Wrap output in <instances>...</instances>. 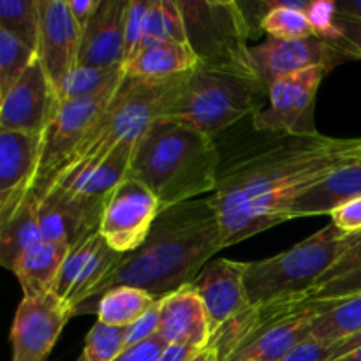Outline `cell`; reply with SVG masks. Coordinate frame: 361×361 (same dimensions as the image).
<instances>
[{
	"instance_id": "cell-1",
	"label": "cell",
	"mask_w": 361,
	"mask_h": 361,
	"mask_svg": "<svg viewBox=\"0 0 361 361\" xmlns=\"http://www.w3.org/2000/svg\"><path fill=\"white\" fill-rule=\"evenodd\" d=\"M361 161V137L288 136L221 166L210 194L217 210L222 245L289 221L291 204L319 180Z\"/></svg>"
},
{
	"instance_id": "cell-2",
	"label": "cell",
	"mask_w": 361,
	"mask_h": 361,
	"mask_svg": "<svg viewBox=\"0 0 361 361\" xmlns=\"http://www.w3.org/2000/svg\"><path fill=\"white\" fill-rule=\"evenodd\" d=\"M221 249H224L221 226L210 196L162 208L147 240L120 257L94 296L74 310V316L94 314L99 296L120 286L164 298L192 284Z\"/></svg>"
},
{
	"instance_id": "cell-3",
	"label": "cell",
	"mask_w": 361,
	"mask_h": 361,
	"mask_svg": "<svg viewBox=\"0 0 361 361\" xmlns=\"http://www.w3.org/2000/svg\"><path fill=\"white\" fill-rule=\"evenodd\" d=\"M222 159L214 137L169 118H159L134 143L127 176L155 194L162 208L212 194Z\"/></svg>"
},
{
	"instance_id": "cell-4",
	"label": "cell",
	"mask_w": 361,
	"mask_h": 361,
	"mask_svg": "<svg viewBox=\"0 0 361 361\" xmlns=\"http://www.w3.org/2000/svg\"><path fill=\"white\" fill-rule=\"evenodd\" d=\"M190 73L166 80L133 78L126 74L111 101L78 145L55 183L76 178L81 173L94 169L120 143H136L155 120L168 116L169 109L185 88Z\"/></svg>"
},
{
	"instance_id": "cell-5",
	"label": "cell",
	"mask_w": 361,
	"mask_h": 361,
	"mask_svg": "<svg viewBox=\"0 0 361 361\" xmlns=\"http://www.w3.org/2000/svg\"><path fill=\"white\" fill-rule=\"evenodd\" d=\"M348 249L349 233L330 224L277 256L245 263L249 303L310 295Z\"/></svg>"
},
{
	"instance_id": "cell-6",
	"label": "cell",
	"mask_w": 361,
	"mask_h": 361,
	"mask_svg": "<svg viewBox=\"0 0 361 361\" xmlns=\"http://www.w3.org/2000/svg\"><path fill=\"white\" fill-rule=\"evenodd\" d=\"M267 88L254 74L197 66L166 118L214 137L250 113H259Z\"/></svg>"
},
{
	"instance_id": "cell-7",
	"label": "cell",
	"mask_w": 361,
	"mask_h": 361,
	"mask_svg": "<svg viewBox=\"0 0 361 361\" xmlns=\"http://www.w3.org/2000/svg\"><path fill=\"white\" fill-rule=\"evenodd\" d=\"M185 25L187 44L197 66L257 76L250 56V23L231 0H176Z\"/></svg>"
},
{
	"instance_id": "cell-8",
	"label": "cell",
	"mask_w": 361,
	"mask_h": 361,
	"mask_svg": "<svg viewBox=\"0 0 361 361\" xmlns=\"http://www.w3.org/2000/svg\"><path fill=\"white\" fill-rule=\"evenodd\" d=\"M113 94L115 90L99 97L62 101L56 104L51 120L41 134V155H39L37 171L30 183V189L39 197L51 189L55 180L76 152L78 145L83 141L95 120L111 101Z\"/></svg>"
},
{
	"instance_id": "cell-9",
	"label": "cell",
	"mask_w": 361,
	"mask_h": 361,
	"mask_svg": "<svg viewBox=\"0 0 361 361\" xmlns=\"http://www.w3.org/2000/svg\"><path fill=\"white\" fill-rule=\"evenodd\" d=\"M326 73V67H312L275 80L268 87L270 106L254 115L256 130L288 136L317 134L314 108L317 90Z\"/></svg>"
},
{
	"instance_id": "cell-10",
	"label": "cell",
	"mask_w": 361,
	"mask_h": 361,
	"mask_svg": "<svg viewBox=\"0 0 361 361\" xmlns=\"http://www.w3.org/2000/svg\"><path fill=\"white\" fill-rule=\"evenodd\" d=\"M161 210L162 204L155 194L127 176L106 201L99 235L115 252H133L147 240Z\"/></svg>"
},
{
	"instance_id": "cell-11",
	"label": "cell",
	"mask_w": 361,
	"mask_h": 361,
	"mask_svg": "<svg viewBox=\"0 0 361 361\" xmlns=\"http://www.w3.org/2000/svg\"><path fill=\"white\" fill-rule=\"evenodd\" d=\"M71 317L69 307L51 293L34 298L23 296L11 328V361H48Z\"/></svg>"
},
{
	"instance_id": "cell-12",
	"label": "cell",
	"mask_w": 361,
	"mask_h": 361,
	"mask_svg": "<svg viewBox=\"0 0 361 361\" xmlns=\"http://www.w3.org/2000/svg\"><path fill=\"white\" fill-rule=\"evenodd\" d=\"M123 254L115 252L99 233L73 245L63 259L51 295L74 310L90 300Z\"/></svg>"
},
{
	"instance_id": "cell-13",
	"label": "cell",
	"mask_w": 361,
	"mask_h": 361,
	"mask_svg": "<svg viewBox=\"0 0 361 361\" xmlns=\"http://www.w3.org/2000/svg\"><path fill=\"white\" fill-rule=\"evenodd\" d=\"M257 78L268 90L275 80L312 67L334 69L337 63L344 62L349 56L334 42L323 37L295 39V41H275L268 39L263 44L250 48Z\"/></svg>"
},
{
	"instance_id": "cell-14",
	"label": "cell",
	"mask_w": 361,
	"mask_h": 361,
	"mask_svg": "<svg viewBox=\"0 0 361 361\" xmlns=\"http://www.w3.org/2000/svg\"><path fill=\"white\" fill-rule=\"evenodd\" d=\"M56 104L55 88L35 56L0 102V129L42 134Z\"/></svg>"
},
{
	"instance_id": "cell-15",
	"label": "cell",
	"mask_w": 361,
	"mask_h": 361,
	"mask_svg": "<svg viewBox=\"0 0 361 361\" xmlns=\"http://www.w3.org/2000/svg\"><path fill=\"white\" fill-rule=\"evenodd\" d=\"M81 30L67 0H39V42L35 56L44 67L53 88L78 66Z\"/></svg>"
},
{
	"instance_id": "cell-16",
	"label": "cell",
	"mask_w": 361,
	"mask_h": 361,
	"mask_svg": "<svg viewBox=\"0 0 361 361\" xmlns=\"http://www.w3.org/2000/svg\"><path fill=\"white\" fill-rule=\"evenodd\" d=\"M190 288L200 296L210 323V335L250 307L245 289V263L231 259L210 261Z\"/></svg>"
},
{
	"instance_id": "cell-17",
	"label": "cell",
	"mask_w": 361,
	"mask_h": 361,
	"mask_svg": "<svg viewBox=\"0 0 361 361\" xmlns=\"http://www.w3.org/2000/svg\"><path fill=\"white\" fill-rule=\"evenodd\" d=\"M310 300H312L310 295H300L247 307L243 312L217 328L210 335L208 345L214 349L219 361H228L240 349L249 345L268 328L274 326L275 323L302 310Z\"/></svg>"
},
{
	"instance_id": "cell-18",
	"label": "cell",
	"mask_w": 361,
	"mask_h": 361,
	"mask_svg": "<svg viewBox=\"0 0 361 361\" xmlns=\"http://www.w3.org/2000/svg\"><path fill=\"white\" fill-rule=\"evenodd\" d=\"M129 0H101L81 32L78 66L123 67V27Z\"/></svg>"
},
{
	"instance_id": "cell-19",
	"label": "cell",
	"mask_w": 361,
	"mask_h": 361,
	"mask_svg": "<svg viewBox=\"0 0 361 361\" xmlns=\"http://www.w3.org/2000/svg\"><path fill=\"white\" fill-rule=\"evenodd\" d=\"M334 303L335 300L312 298L302 310L275 323L228 361H281L293 349L309 341L316 317L326 312Z\"/></svg>"
},
{
	"instance_id": "cell-20",
	"label": "cell",
	"mask_w": 361,
	"mask_h": 361,
	"mask_svg": "<svg viewBox=\"0 0 361 361\" xmlns=\"http://www.w3.org/2000/svg\"><path fill=\"white\" fill-rule=\"evenodd\" d=\"M157 335L168 345H185L196 351L207 348L210 323L200 296L190 286L162 298Z\"/></svg>"
},
{
	"instance_id": "cell-21",
	"label": "cell",
	"mask_w": 361,
	"mask_h": 361,
	"mask_svg": "<svg viewBox=\"0 0 361 361\" xmlns=\"http://www.w3.org/2000/svg\"><path fill=\"white\" fill-rule=\"evenodd\" d=\"M39 201L30 189L18 190L0 208V267L13 271L21 254L41 242L39 229Z\"/></svg>"
},
{
	"instance_id": "cell-22",
	"label": "cell",
	"mask_w": 361,
	"mask_h": 361,
	"mask_svg": "<svg viewBox=\"0 0 361 361\" xmlns=\"http://www.w3.org/2000/svg\"><path fill=\"white\" fill-rule=\"evenodd\" d=\"M356 197H361V161L335 169L307 189L289 208V219L331 215Z\"/></svg>"
},
{
	"instance_id": "cell-23",
	"label": "cell",
	"mask_w": 361,
	"mask_h": 361,
	"mask_svg": "<svg viewBox=\"0 0 361 361\" xmlns=\"http://www.w3.org/2000/svg\"><path fill=\"white\" fill-rule=\"evenodd\" d=\"M41 155V134L0 129V197L30 187Z\"/></svg>"
},
{
	"instance_id": "cell-24",
	"label": "cell",
	"mask_w": 361,
	"mask_h": 361,
	"mask_svg": "<svg viewBox=\"0 0 361 361\" xmlns=\"http://www.w3.org/2000/svg\"><path fill=\"white\" fill-rule=\"evenodd\" d=\"M71 247L63 243L37 242L21 254L13 268V274L20 281L25 298H34L51 293L63 259Z\"/></svg>"
},
{
	"instance_id": "cell-25",
	"label": "cell",
	"mask_w": 361,
	"mask_h": 361,
	"mask_svg": "<svg viewBox=\"0 0 361 361\" xmlns=\"http://www.w3.org/2000/svg\"><path fill=\"white\" fill-rule=\"evenodd\" d=\"M197 67V59L189 44L180 42H162L143 48L123 71L127 76L148 78V80H166L180 74H187Z\"/></svg>"
},
{
	"instance_id": "cell-26",
	"label": "cell",
	"mask_w": 361,
	"mask_h": 361,
	"mask_svg": "<svg viewBox=\"0 0 361 361\" xmlns=\"http://www.w3.org/2000/svg\"><path fill=\"white\" fill-rule=\"evenodd\" d=\"M159 300L161 298L141 289L120 286L99 296L94 303V314L99 323L113 328H127L148 312Z\"/></svg>"
},
{
	"instance_id": "cell-27",
	"label": "cell",
	"mask_w": 361,
	"mask_h": 361,
	"mask_svg": "<svg viewBox=\"0 0 361 361\" xmlns=\"http://www.w3.org/2000/svg\"><path fill=\"white\" fill-rule=\"evenodd\" d=\"M123 76V67L76 66L55 88L56 101H78L109 94L118 88Z\"/></svg>"
},
{
	"instance_id": "cell-28",
	"label": "cell",
	"mask_w": 361,
	"mask_h": 361,
	"mask_svg": "<svg viewBox=\"0 0 361 361\" xmlns=\"http://www.w3.org/2000/svg\"><path fill=\"white\" fill-rule=\"evenodd\" d=\"M263 13L259 27L275 41H295L316 35L309 16L305 14L309 2H268Z\"/></svg>"
},
{
	"instance_id": "cell-29",
	"label": "cell",
	"mask_w": 361,
	"mask_h": 361,
	"mask_svg": "<svg viewBox=\"0 0 361 361\" xmlns=\"http://www.w3.org/2000/svg\"><path fill=\"white\" fill-rule=\"evenodd\" d=\"M358 331H361V293L335 300L326 312L316 317L310 338L334 345Z\"/></svg>"
},
{
	"instance_id": "cell-30",
	"label": "cell",
	"mask_w": 361,
	"mask_h": 361,
	"mask_svg": "<svg viewBox=\"0 0 361 361\" xmlns=\"http://www.w3.org/2000/svg\"><path fill=\"white\" fill-rule=\"evenodd\" d=\"M162 42L187 44L185 25L176 0H152L150 11L147 14L141 49Z\"/></svg>"
},
{
	"instance_id": "cell-31",
	"label": "cell",
	"mask_w": 361,
	"mask_h": 361,
	"mask_svg": "<svg viewBox=\"0 0 361 361\" xmlns=\"http://www.w3.org/2000/svg\"><path fill=\"white\" fill-rule=\"evenodd\" d=\"M0 27L37 51L39 0H0Z\"/></svg>"
},
{
	"instance_id": "cell-32",
	"label": "cell",
	"mask_w": 361,
	"mask_h": 361,
	"mask_svg": "<svg viewBox=\"0 0 361 361\" xmlns=\"http://www.w3.org/2000/svg\"><path fill=\"white\" fill-rule=\"evenodd\" d=\"M34 59L30 48L0 27V102Z\"/></svg>"
},
{
	"instance_id": "cell-33",
	"label": "cell",
	"mask_w": 361,
	"mask_h": 361,
	"mask_svg": "<svg viewBox=\"0 0 361 361\" xmlns=\"http://www.w3.org/2000/svg\"><path fill=\"white\" fill-rule=\"evenodd\" d=\"M126 349V328L95 323L85 338V348L78 361H113Z\"/></svg>"
},
{
	"instance_id": "cell-34",
	"label": "cell",
	"mask_w": 361,
	"mask_h": 361,
	"mask_svg": "<svg viewBox=\"0 0 361 361\" xmlns=\"http://www.w3.org/2000/svg\"><path fill=\"white\" fill-rule=\"evenodd\" d=\"M152 0H129L123 27V67L129 63L141 49L145 34V21L150 11Z\"/></svg>"
},
{
	"instance_id": "cell-35",
	"label": "cell",
	"mask_w": 361,
	"mask_h": 361,
	"mask_svg": "<svg viewBox=\"0 0 361 361\" xmlns=\"http://www.w3.org/2000/svg\"><path fill=\"white\" fill-rule=\"evenodd\" d=\"M305 14L309 16L317 37H323L330 42L338 41V30L335 25V18H337L335 2H326V0L309 2Z\"/></svg>"
},
{
	"instance_id": "cell-36",
	"label": "cell",
	"mask_w": 361,
	"mask_h": 361,
	"mask_svg": "<svg viewBox=\"0 0 361 361\" xmlns=\"http://www.w3.org/2000/svg\"><path fill=\"white\" fill-rule=\"evenodd\" d=\"M361 293V267L355 270L348 271V274L341 275V277L334 279V281L326 282V284L319 286L310 293L312 298L319 300H341L348 298V296H355Z\"/></svg>"
},
{
	"instance_id": "cell-37",
	"label": "cell",
	"mask_w": 361,
	"mask_h": 361,
	"mask_svg": "<svg viewBox=\"0 0 361 361\" xmlns=\"http://www.w3.org/2000/svg\"><path fill=\"white\" fill-rule=\"evenodd\" d=\"M335 25L338 30V41L334 44H337L349 59H361V20L341 16L337 13Z\"/></svg>"
},
{
	"instance_id": "cell-38",
	"label": "cell",
	"mask_w": 361,
	"mask_h": 361,
	"mask_svg": "<svg viewBox=\"0 0 361 361\" xmlns=\"http://www.w3.org/2000/svg\"><path fill=\"white\" fill-rule=\"evenodd\" d=\"M161 302L162 298L148 312H145L140 319L126 328V348L140 344V342L148 341L150 337L157 335L159 323H161Z\"/></svg>"
},
{
	"instance_id": "cell-39",
	"label": "cell",
	"mask_w": 361,
	"mask_h": 361,
	"mask_svg": "<svg viewBox=\"0 0 361 361\" xmlns=\"http://www.w3.org/2000/svg\"><path fill=\"white\" fill-rule=\"evenodd\" d=\"M361 267V231L360 233H349V249L345 250L344 256L334 264L330 271L323 277L319 286L326 284V282L334 281V279L341 277V275L348 274V271L355 270V268ZM317 286V288H319Z\"/></svg>"
},
{
	"instance_id": "cell-40",
	"label": "cell",
	"mask_w": 361,
	"mask_h": 361,
	"mask_svg": "<svg viewBox=\"0 0 361 361\" xmlns=\"http://www.w3.org/2000/svg\"><path fill=\"white\" fill-rule=\"evenodd\" d=\"M166 348L168 344L159 335H154L148 341L126 348L113 361H157Z\"/></svg>"
},
{
	"instance_id": "cell-41",
	"label": "cell",
	"mask_w": 361,
	"mask_h": 361,
	"mask_svg": "<svg viewBox=\"0 0 361 361\" xmlns=\"http://www.w3.org/2000/svg\"><path fill=\"white\" fill-rule=\"evenodd\" d=\"M331 348L334 345L326 344V342L309 338V341L300 344L296 349H293L281 361H330Z\"/></svg>"
},
{
	"instance_id": "cell-42",
	"label": "cell",
	"mask_w": 361,
	"mask_h": 361,
	"mask_svg": "<svg viewBox=\"0 0 361 361\" xmlns=\"http://www.w3.org/2000/svg\"><path fill=\"white\" fill-rule=\"evenodd\" d=\"M331 217V224L337 226L344 233H360L361 231V197L349 201L344 207L337 208Z\"/></svg>"
},
{
	"instance_id": "cell-43",
	"label": "cell",
	"mask_w": 361,
	"mask_h": 361,
	"mask_svg": "<svg viewBox=\"0 0 361 361\" xmlns=\"http://www.w3.org/2000/svg\"><path fill=\"white\" fill-rule=\"evenodd\" d=\"M99 2H101V0H67L71 14H73L74 21H76V25L80 27L81 32H83V28L87 27V23L90 21L92 14L97 9Z\"/></svg>"
},
{
	"instance_id": "cell-44",
	"label": "cell",
	"mask_w": 361,
	"mask_h": 361,
	"mask_svg": "<svg viewBox=\"0 0 361 361\" xmlns=\"http://www.w3.org/2000/svg\"><path fill=\"white\" fill-rule=\"evenodd\" d=\"M360 348H361V331L351 335V337L344 338V341L337 342V344H334V348H331L330 361L342 358V356L349 355V353L356 351V349H360Z\"/></svg>"
},
{
	"instance_id": "cell-45",
	"label": "cell",
	"mask_w": 361,
	"mask_h": 361,
	"mask_svg": "<svg viewBox=\"0 0 361 361\" xmlns=\"http://www.w3.org/2000/svg\"><path fill=\"white\" fill-rule=\"evenodd\" d=\"M196 353V349L185 348V345H168L157 361H189Z\"/></svg>"
},
{
	"instance_id": "cell-46",
	"label": "cell",
	"mask_w": 361,
	"mask_h": 361,
	"mask_svg": "<svg viewBox=\"0 0 361 361\" xmlns=\"http://www.w3.org/2000/svg\"><path fill=\"white\" fill-rule=\"evenodd\" d=\"M335 7H337V13L341 16L361 20V0H337Z\"/></svg>"
},
{
	"instance_id": "cell-47",
	"label": "cell",
	"mask_w": 361,
	"mask_h": 361,
	"mask_svg": "<svg viewBox=\"0 0 361 361\" xmlns=\"http://www.w3.org/2000/svg\"><path fill=\"white\" fill-rule=\"evenodd\" d=\"M189 361H219V358H217V355H215L214 349H212L210 345H207L204 349L197 351Z\"/></svg>"
},
{
	"instance_id": "cell-48",
	"label": "cell",
	"mask_w": 361,
	"mask_h": 361,
	"mask_svg": "<svg viewBox=\"0 0 361 361\" xmlns=\"http://www.w3.org/2000/svg\"><path fill=\"white\" fill-rule=\"evenodd\" d=\"M334 361H361V348L356 349V351L349 353V355L342 356V358L334 360Z\"/></svg>"
},
{
	"instance_id": "cell-49",
	"label": "cell",
	"mask_w": 361,
	"mask_h": 361,
	"mask_svg": "<svg viewBox=\"0 0 361 361\" xmlns=\"http://www.w3.org/2000/svg\"><path fill=\"white\" fill-rule=\"evenodd\" d=\"M247 361H252V360H247Z\"/></svg>"
}]
</instances>
